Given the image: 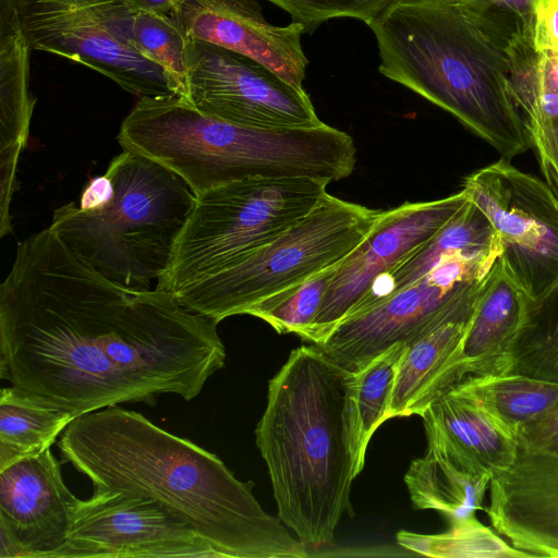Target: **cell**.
I'll return each mask as SVG.
<instances>
[{
    "instance_id": "obj_1",
    "label": "cell",
    "mask_w": 558,
    "mask_h": 558,
    "mask_svg": "<svg viewBox=\"0 0 558 558\" xmlns=\"http://www.w3.org/2000/svg\"><path fill=\"white\" fill-rule=\"evenodd\" d=\"M217 326L168 291L108 279L48 227L17 245L0 286V377L74 417L191 401L225 365Z\"/></svg>"
},
{
    "instance_id": "obj_2",
    "label": "cell",
    "mask_w": 558,
    "mask_h": 558,
    "mask_svg": "<svg viewBox=\"0 0 558 558\" xmlns=\"http://www.w3.org/2000/svg\"><path fill=\"white\" fill-rule=\"evenodd\" d=\"M58 448L94 488L157 502L219 558H305L306 545L266 512L214 453L119 405L75 417Z\"/></svg>"
},
{
    "instance_id": "obj_3",
    "label": "cell",
    "mask_w": 558,
    "mask_h": 558,
    "mask_svg": "<svg viewBox=\"0 0 558 558\" xmlns=\"http://www.w3.org/2000/svg\"><path fill=\"white\" fill-rule=\"evenodd\" d=\"M379 72L511 160L530 148L509 88L507 25L468 0H393L369 24Z\"/></svg>"
},
{
    "instance_id": "obj_4",
    "label": "cell",
    "mask_w": 558,
    "mask_h": 558,
    "mask_svg": "<svg viewBox=\"0 0 558 558\" xmlns=\"http://www.w3.org/2000/svg\"><path fill=\"white\" fill-rule=\"evenodd\" d=\"M350 372L316 344L292 350L269 380L256 425L278 518L305 545H332L357 476L351 440Z\"/></svg>"
},
{
    "instance_id": "obj_5",
    "label": "cell",
    "mask_w": 558,
    "mask_h": 558,
    "mask_svg": "<svg viewBox=\"0 0 558 558\" xmlns=\"http://www.w3.org/2000/svg\"><path fill=\"white\" fill-rule=\"evenodd\" d=\"M123 150L178 174L195 196L248 178L349 177L356 148L345 132L323 123L255 129L207 116L178 96L142 97L122 121Z\"/></svg>"
},
{
    "instance_id": "obj_6",
    "label": "cell",
    "mask_w": 558,
    "mask_h": 558,
    "mask_svg": "<svg viewBox=\"0 0 558 558\" xmlns=\"http://www.w3.org/2000/svg\"><path fill=\"white\" fill-rule=\"evenodd\" d=\"M105 173L113 185L107 205L83 210L65 204L54 209L49 228L108 279L151 289L170 264L196 196L171 170L126 150Z\"/></svg>"
},
{
    "instance_id": "obj_7",
    "label": "cell",
    "mask_w": 558,
    "mask_h": 558,
    "mask_svg": "<svg viewBox=\"0 0 558 558\" xmlns=\"http://www.w3.org/2000/svg\"><path fill=\"white\" fill-rule=\"evenodd\" d=\"M380 211L326 193L280 235L173 295L218 324L247 315L256 304L341 263L369 233Z\"/></svg>"
},
{
    "instance_id": "obj_8",
    "label": "cell",
    "mask_w": 558,
    "mask_h": 558,
    "mask_svg": "<svg viewBox=\"0 0 558 558\" xmlns=\"http://www.w3.org/2000/svg\"><path fill=\"white\" fill-rule=\"evenodd\" d=\"M329 182L248 178L195 198L156 289L175 294L270 242L308 215Z\"/></svg>"
},
{
    "instance_id": "obj_9",
    "label": "cell",
    "mask_w": 558,
    "mask_h": 558,
    "mask_svg": "<svg viewBox=\"0 0 558 558\" xmlns=\"http://www.w3.org/2000/svg\"><path fill=\"white\" fill-rule=\"evenodd\" d=\"M33 50L81 63L142 97L178 96L163 70L132 44L131 0H16Z\"/></svg>"
},
{
    "instance_id": "obj_10",
    "label": "cell",
    "mask_w": 558,
    "mask_h": 558,
    "mask_svg": "<svg viewBox=\"0 0 558 558\" xmlns=\"http://www.w3.org/2000/svg\"><path fill=\"white\" fill-rule=\"evenodd\" d=\"M462 190L492 222L500 264L539 311L558 289V196L504 158L465 177Z\"/></svg>"
},
{
    "instance_id": "obj_11",
    "label": "cell",
    "mask_w": 558,
    "mask_h": 558,
    "mask_svg": "<svg viewBox=\"0 0 558 558\" xmlns=\"http://www.w3.org/2000/svg\"><path fill=\"white\" fill-rule=\"evenodd\" d=\"M500 247L445 258L407 288L356 311L316 344L339 366L355 372L397 343H410L447 314L492 270Z\"/></svg>"
},
{
    "instance_id": "obj_12",
    "label": "cell",
    "mask_w": 558,
    "mask_h": 558,
    "mask_svg": "<svg viewBox=\"0 0 558 558\" xmlns=\"http://www.w3.org/2000/svg\"><path fill=\"white\" fill-rule=\"evenodd\" d=\"M187 99L198 111L255 129L323 124L310 96L244 54L199 40L187 41Z\"/></svg>"
},
{
    "instance_id": "obj_13",
    "label": "cell",
    "mask_w": 558,
    "mask_h": 558,
    "mask_svg": "<svg viewBox=\"0 0 558 558\" xmlns=\"http://www.w3.org/2000/svg\"><path fill=\"white\" fill-rule=\"evenodd\" d=\"M219 558L210 544L157 502L94 488L78 500L53 558Z\"/></svg>"
},
{
    "instance_id": "obj_14",
    "label": "cell",
    "mask_w": 558,
    "mask_h": 558,
    "mask_svg": "<svg viewBox=\"0 0 558 558\" xmlns=\"http://www.w3.org/2000/svg\"><path fill=\"white\" fill-rule=\"evenodd\" d=\"M460 192L429 202L404 203L380 215L364 240L337 267L323 304L303 336L323 343L388 275L433 238L468 203Z\"/></svg>"
},
{
    "instance_id": "obj_15",
    "label": "cell",
    "mask_w": 558,
    "mask_h": 558,
    "mask_svg": "<svg viewBox=\"0 0 558 558\" xmlns=\"http://www.w3.org/2000/svg\"><path fill=\"white\" fill-rule=\"evenodd\" d=\"M50 448L0 470V558H53L78 502Z\"/></svg>"
},
{
    "instance_id": "obj_16",
    "label": "cell",
    "mask_w": 558,
    "mask_h": 558,
    "mask_svg": "<svg viewBox=\"0 0 558 558\" xmlns=\"http://www.w3.org/2000/svg\"><path fill=\"white\" fill-rule=\"evenodd\" d=\"M537 311L498 258L487 276L469 328L429 388L421 413L466 377L512 373L519 347L532 328Z\"/></svg>"
},
{
    "instance_id": "obj_17",
    "label": "cell",
    "mask_w": 558,
    "mask_h": 558,
    "mask_svg": "<svg viewBox=\"0 0 558 558\" xmlns=\"http://www.w3.org/2000/svg\"><path fill=\"white\" fill-rule=\"evenodd\" d=\"M170 15L189 39L244 54L303 88L308 60L301 24H270L255 0H182Z\"/></svg>"
},
{
    "instance_id": "obj_18",
    "label": "cell",
    "mask_w": 558,
    "mask_h": 558,
    "mask_svg": "<svg viewBox=\"0 0 558 558\" xmlns=\"http://www.w3.org/2000/svg\"><path fill=\"white\" fill-rule=\"evenodd\" d=\"M490 526L530 557L558 558V454L518 449L489 483Z\"/></svg>"
},
{
    "instance_id": "obj_19",
    "label": "cell",
    "mask_w": 558,
    "mask_h": 558,
    "mask_svg": "<svg viewBox=\"0 0 558 558\" xmlns=\"http://www.w3.org/2000/svg\"><path fill=\"white\" fill-rule=\"evenodd\" d=\"M420 416L427 444L439 447L477 475L493 477L517 457L515 437L454 388L434 399Z\"/></svg>"
},
{
    "instance_id": "obj_20",
    "label": "cell",
    "mask_w": 558,
    "mask_h": 558,
    "mask_svg": "<svg viewBox=\"0 0 558 558\" xmlns=\"http://www.w3.org/2000/svg\"><path fill=\"white\" fill-rule=\"evenodd\" d=\"M29 50L16 0H0V187L17 190V163L36 100L29 93Z\"/></svg>"
},
{
    "instance_id": "obj_21",
    "label": "cell",
    "mask_w": 558,
    "mask_h": 558,
    "mask_svg": "<svg viewBox=\"0 0 558 558\" xmlns=\"http://www.w3.org/2000/svg\"><path fill=\"white\" fill-rule=\"evenodd\" d=\"M487 276L471 287L460 301L425 332L405 344L398 366L387 420L420 414L429 388L459 348L469 328Z\"/></svg>"
},
{
    "instance_id": "obj_22",
    "label": "cell",
    "mask_w": 558,
    "mask_h": 558,
    "mask_svg": "<svg viewBox=\"0 0 558 558\" xmlns=\"http://www.w3.org/2000/svg\"><path fill=\"white\" fill-rule=\"evenodd\" d=\"M499 246L500 243L492 222L469 199L461 210L433 238L388 275L378 279L354 312L414 283L451 255L480 253Z\"/></svg>"
},
{
    "instance_id": "obj_23",
    "label": "cell",
    "mask_w": 558,
    "mask_h": 558,
    "mask_svg": "<svg viewBox=\"0 0 558 558\" xmlns=\"http://www.w3.org/2000/svg\"><path fill=\"white\" fill-rule=\"evenodd\" d=\"M492 477L477 475L439 447L428 444L426 453L414 459L404 483L415 509L435 510L449 522L476 515Z\"/></svg>"
},
{
    "instance_id": "obj_24",
    "label": "cell",
    "mask_w": 558,
    "mask_h": 558,
    "mask_svg": "<svg viewBox=\"0 0 558 558\" xmlns=\"http://www.w3.org/2000/svg\"><path fill=\"white\" fill-rule=\"evenodd\" d=\"M451 388L472 398L514 437L523 425L558 402V383L519 373L466 377Z\"/></svg>"
},
{
    "instance_id": "obj_25",
    "label": "cell",
    "mask_w": 558,
    "mask_h": 558,
    "mask_svg": "<svg viewBox=\"0 0 558 558\" xmlns=\"http://www.w3.org/2000/svg\"><path fill=\"white\" fill-rule=\"evenodd\" d=\"M75 417L27 392L3 387L0 392V470L49 449Z\"/></svg>"
},
{
    "instance_id": "obj_26",
    "label": "cell",
    "mask_w": 558,
    "mask_h": 558,
    "mask_svg": "<svg viewBox=\"0 0 558 558\" xmlns=\"http://www.w3.org/2000/svg\"><path fill=\"white\" fill-rule=\"evenodd\" d=\"M509 88L524 122L558 120V44L514 35L509 46Z\"/></svg>"
},
{
    "instance_id": "obj_27",
    "label": "cell",
    "mask_w": 558,
    "mask_h": 558,
    "mask_svg": "<svg viewBox=\"0 0 558 558\" xmlns=\"http://www.w3.org/2000/svg\"><path fill=\"white\" fill-rule=\"evenodd\" d=\"M405 343H397L353 372L351 386V440L355 473L364 468L375 430L387 421L395 380Z\"/></svg>"
},
{
    "instance_id": "obj_28",
    "label": "cell",
    "mask_w": 558,
    "mask_h": 558,
    "mask_svg": "<svg viewBox=\"0 0 558 558\" xmlns=\"http://www.w3.org/2000/svg\"><path fill=\"white\" fill-rule=\"evenodd\" d=\"M447 531L438 534L397 533L398 544L428 557L446 558H523L526 553L515 549L492 526L476 515L449 522Z\"/></svg>"
},
{
    "instance_id": "obj_29",
    "label": "cell",
    "mask_w": 558,
    "mask_h": 558,
    "mask_svg": "<svg viewBox=\"0 0 558 558\" xmlns=\"http://www.w3.org/2000/svg\"><path fill=\"white\" fill-rule=\"evenodd\" d=\"M187 41L171 15L136 11L132 44L145 58L159 65L172 83L178 97L187 99Z\"/></svg>"
},
{
    "instance_id": "obj_30",
    "label": "cell",
    "mask_w": 558,
    "mask_h": 558,
    "mask_svg": "<svg viewBox=\"0 0 558 558\" xmlns=\"http://www.w3.org/2000/svg\"><path fill=\"white\" fill-rule=\"evenodd\" d=\"M339 264L256 304L247 315L266 322L278 333H294L303 338L323 304Z\"/></svg>"
},
{
    "instance_id": "obj_31",
    "label": "cell",
    "mask_w": 558,
    "mask_h": 558,
    "mask_svg": "<svg viewBox=\"0 0 558 558\" xmlns=\"http://www.w3.org/2000/svg\"><path fill=\"white\" fill-rule=\"evenodd\" d=\"M287 13L293 22L312 33L323 22L335 17H353L367 25L393 0H268Z\"/></svg>"
},
{
    "instance_id": "obj_32",
    "label": "cell",
    "mask_w": 558,
    "mask_h": 558,
    "mask_svg": "<svg viewBox=\"0 0 558 558\" xmlns=\"http://www.w3.org/2000/svg\"><path fill=\"white\" fill-rule=\"evenodd\" d=\"M551 296L558 300V289ZM512 373L558 383V303L545 327L532 330L523 338Z\"/></svg>"
},
{
    "instance_id": "obj_33",
    "label": "cell",
    "mask_w": 558,
    "mask_h": 558,
    "mask_svg": "<svg viewBox=\"0 0 558 558\" xmlns=\"http://www.w3.org/2000/svg\"><path fill=\"white\" fill-rule=\"evenodd\" d=\"M507 25L515 35L534 38L548 0H468Z\"/></svg>"
},
{
    "instance_id": "obj_34",
    "label": "cell",
    "mask_w": 558,
    "mask_h": 558,
    "mask_svg": "<svg viewBox=\"0 0 558 558\" xmlns=\"http://www.w3.org/2000/svg\"><path fill=\"white\" fill-rule=\"evenodd\" d=\"M524 124L546 183L558 196V120Z\"/></svg>"
},
{
    "instance_id": "obj_35",
    "label": "cell",
    "mask_w": 558,
    "mask_h": 558,
    "mask_svg": "<svg viewBox=\"0 0 558 558\" xmlns=\"http://www.w3.org/2000/svg\"><path fill=\"white\" fill-rule=\"evenodd\" d=\"M518 449L558 454V402L523 425L515 434Z\"/></svg>"
},
{
    "instance_id": "obj_36",
    "label": "cell",
    "mask_w": 558,
    "mask_h": 558,
    "mask_svg": "<svg viewBox=\"0 0 558 558\" xmlns=\"http://www.w3.org/2000/svg\"><path fill=\"white\" fill-rule=\"evenodd\" d=\"M113 185L111 179L105 173L92 178L82 191L78 207L83 210H97L107 205L112 197Z\"/></svg>"
},
{
    "instance_id": "obj_37",
    "label": "cell",
    "mask_w": 558,
    "mask_h": 558,
    "mask_svg": "<svg viewBox=\"0 0 558 558\" xmlns=\"http://www.w3.org/2000/svg\"><path fill=\"white\" fill-rule=\"evenodd\" d=\"M182 0H131L137 11L170 15Z\"/></svg>"
},
{
    "instance_id": "obj_38",
    "label": "cell",
    "mask_w": 558,
    "mask_h": 558,
    "mask_svg": "<svg viewBox=\"0 0 558 558\" xmlns=\"http://www.w3.org/2000/svg\"><path fill=\"white\" fill-rule=\"evenodd\" d=\"M539 17L550 37L558 43V0H548Z\"/></svg>"
}]
</instances>
